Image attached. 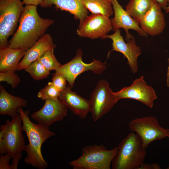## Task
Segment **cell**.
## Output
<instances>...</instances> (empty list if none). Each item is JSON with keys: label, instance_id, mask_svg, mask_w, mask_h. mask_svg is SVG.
<instances>
[{"label": "cell", "instance_id": "19", "mask_svg": "<svg viewBox=\"0 0 169 169\" xmlns=\"http://www.w3.org/2000/svg\"><path fill=\"white\" fill-rule=\"evenodd\" d=\"M27 104L28 102L25 100L10 94L0 84V115H7L12 118H15L19 114V109L26 107Z\"/></svg>", "mask_w": 169, "mask_h": 169}, {"label": "cell", "instance_id": "16", "mask_svg": "<svg viewBox=\"0 0 169 169\" xmlns=\"http://www.w3.org/2000/svg\"><path fill=\"white\" fill-rule=\"evenodd\" d=\"M69 86L60 92L59 99L73 113L81 119L85 118L90 111V104L88 100L72 91Z\"/></svg>", "mask_w": 169, "mask_h": 169}, {"label": "cell", "instance_id": "23", "mask_svg": "<svg viewBox=\"0 0 169 169\" xmlns=\"http://www.w3.org/2000/svg\"><path fill=\"white\" fill-rule=\"evenodd\" d=\"M24 70L36 80L46 78L50 74V71L46 69L38 60L31 63Z\"/></svg>", "mask_w": 169, "mask_h": 169}, {"label": "cell", "instance_id": "2", "mask_svg": "<svg viewBox=\"0 0 169 169\" xmlns=\"http://www.w3.org/2000/svg\"><path fill=\"white\" fill-rule=\"evenodd\" d=\"M18 113L22 120V130L26 133L29 141L26 146L25 151L27 155L24 161L26 164L35 168L45 169L47 167L48 163L43 157L42 146L56 133L50 131L49 127L32 122L29 116V112L24 111L23 107L19 109Z\"/></svg>", "mask_w": 169, "mask_h": 169}, {"label": "cell", "instance_id": "8", "mask_svg": "<svg viewBox=\"0 0 169 169\" xmlns=\"http://www.w3.org/2000/svg\"><path fill=\"white\" fill-rule=\"evenodd\" d=\"M82 50L78 49L74 58L66 64L61 65L55 71L64 76L71 89L73 86L76 78L82 73L90 70L99 74H102L106 68L105 63L95 59L89 64L84 63L82 59Z\"/></svg>", "mask_w": 169, "mask_h": 169}, {"label": "cell", "instance_id": "14", "mask_svg": "<svg viewBox=\"0 0 169 169\" xmlns=\"http://www.w3.org/2000/svg\"><path fill=\"white\" fill-rule=\"evenodd\" d=\"M162 8L155 0L149 10L139 23L141 29L147 35H158L163 31L166 26Z\"/></svg>", "mask_w": 169, "mask_h": 169}, {"label": "cell", "instance_id": "7", "mask_svg": "<svg viewBox=\"0 0 169 169\" xmlns=\"http://www.w3.org/2000/svg\"><path fill=\"white\" fill-rule=\"evenodd\" d=\"M129 126L132 132L140 137L145 149L152 142L167 137V129L161 127L154 116L135 118L129 122Z\"/></svg>", "mask_w": 169, "mask_h": 169}, {"label": "cell", "instance_id": "1", "mask_svg": "<svg viewBox=\"0 0 169 169\" xmlns=\"http://www.w3.org/2000/svg\"><path fill=\"white\" fill-rule=\"evenodd\" d=\"M54 23L53 20L41 18L38 12L37 6L25 5L19 25L8 42V47L21 49L26 51L45 34Z\"/></svg>", "mask_w": 169, "mask_h": 169}, {"label": "cell", "instance_id": "21", "mask_svg": "<svg viewBox=\"0 0 169 169\" xmlns=\"http://www.w3.org/2000/svg\"><path fill=\"white\" fill-rule=\"evenodd\" d=\"M154 0H130L125 10L135 21L139 22L151 7Z\"/></svg>", "mask_w": 169, "mask_h": 169}, {"label": "cell", "instance_id": "18", "mask_svg": "<svg viewBox=\"0 0 169 169\" xmlns=\"http://www.w3.org/2000/svg\"><path fill=\"white\" fill-rule=\"evenodd\" d=\"M53 5L56 9L65 11L73 14L75 19L79 20V25L88 16L87 9L84 6L82 0H44L40 6L46 8Z\"/></svg>", "mask_w": 169, "mask_h": 169}, {"label": "cell", "instance_id": "3", "mask_svg": "<svg viewBox=\"0 0 169 169\" xmlns=\"http://www.w3.org/2000/svg\"><path fill=\"white\" fill-rule=\"evenodd\" d=\"M118 152L112 161L113 169H138L144 162L146 149L141 138L136 133H129L119 144Z\"/></svg>", "mask_w": 169, "mask_h": 169}, {"label": "cell", "instance_id": "30", "mask_svg": "<svg viewBox=\"0 0 169 169\" xmlns=\"http://www.w3.org/2000/svg\"><path fill=\"white\" fill-rule=\"evenodd\" d=\"M44 0H22L24 4L26 5H33L36 6L40 5Z\"/></svg>", "mask_w": 169, "mask_h": 169}, {"label": "cell", "instance_id": "25", "mask_svg": "<svg viewBox=\"0 0 169 169\" xmlns=\"http://www.w3.org/2000/svg\"><path fill=\"white\" fill-rule=\"evenodd\" d=\"M60 93V92L53 85L51 82H49L39 90L37 96L43 100L48 99L57 100L58 99Z\"/></svg>", "mask_w": 169, "mask_h": 169}, {"label": "cell", "instance_id": "17", "mask_svg": "<svg viewBox=\"0 0 169 169\" xmlns=\"http://www.w3.org/2000/svg\"><path fill=\"white\" fill-rule=\"evenodd\" d=\"M51 35L44 34L30 49L25 52L20 62L17 70L24 69L33 62L37 60L44 53L56 47Z\"/></svg>", "mask_w": 169, "mask_h": 169}, {"label": "cell", "instance_id": "6", "mask_svg": "<svg viewBox=\"0 0 169 169\" xmlns=\"http://www.w3.org/2000/svg\"><path fill=\"white\" fill-rule=\"evenodd\" d=\"M21 0H0V48L8 46L24 9Z\"/></svg>", "mask_w": 169, "mask_h": 169}, {"label": "cell", "instance_id": "33", "mask_svg": "<svg viewBox=\"0 0 169 169\" xmlns=\"http://www.w3.org/2000/svg\"><path fill=\"white\" fill-rule=\"evenodd\" d=\"M165 10L166 13H169V0H168V4Z\"/></svg>", "mask_w": 169, "mask_h": 169}, {"label": "cell", "instance_id": "12", "mask_svg": "<svg viewBox=\"0 0 169 169\" xmlns=\"http://www.w3.org/2000/svg\"><path fill=\"white\" fill-rule=\"evenodd\" d=\"M112 26L109 17L100 14L87 16L79 26L77 34L80 37L94 39L105 37L111 30Z\"/></svg>", "mask_w": 169, "mask_h": 169}, {"label": "cell", "instance_id": "10", "mask_svg": "<svg viewBox=\"0 0 169 169\" xmlns=\"http://www.w3.org/2000/svg\"><path fill=\"white\" fill-rule=\"evenodd\" d=\"M113 93L117 102L122 99H130L138 101L151 108L157 98L154 89L147 84L143 75L135 79L130 86L124 87Z\"/></svg>", "mask_w": 169, "mask_h": 169}, {"label": "cell", "instance_id": "5", "mask_svg": "<svg viewBox=\"0 0 169 169\" xmlns=\"http://www.w3.org/2000/svg\"><path fill=\"white\" fill-rule=\"evenodd\" d=\"M82 154L78 158L70 161L74 169H110L112 161L116 156L117 147L108 150L101 145L85 146Z\"/></svg>", "mask_w": 169, "mask_h": 169}, {"label": "cell", "instance_id": "28", "mask_svg": "<svg viewBox=\"0 0 169 169\" xmlns=\"http://www.w3.org/2000/svg\"><path fill=\"white\" fill-rule=\"evenodd\" d=\"M12 157L8 154L1 155L0 158V169H11L9 164L10 160Z\"/></svg>", "mask_w": 169, "mask_h": 169}, {"label": "cell", "instance_id": "22", "mask_svg": "<svg viewBox=\"0 0 169 169\" xmlns=\"http://www.w3.org/2000/svg\"><path fill=\"white\" fill-rule=\"evenodd\" d=\"M82 2L92 14H100L109 17L113 13L111 0H82Z\"/></svg>", "mask_w": 169, "mask_h": 169}, {"label": "cell", "instance_id": "13", "mask_svg": "<svg viewBox=\"0 0 169 169\" xmlns=\"http://www.w3.org/2000/svg\"><path fill=\"white\" fill-rule=\"evenodd\" d=\"M68 108L59 99L45 100L43 106L33 112L31 118L38 123L49 127L53 123L62 120L67 114Z\"/></svg>", "mask_w": 169, "mask_h": 169}, {"label": "cell", "instance_id": "34", "mask_svg": "<svg viewBox=\"0 0 169 169\" xmlns=\"http://www.w3.org/2000/svg\"><path fill=\"white\" fill-rule=\"evenodd\" d=\"M167 137H169V128L167 129Z\"/></svg>", "mask_w": 169, "mask_h": 169}, {"label": "cell", "instance_id": "20", "mask_svg": "<svg viewBox=\"0 0 169 169\" xmlns=\"http://www.w3.org/2000/svg\"><path fill=\"white\" fill-rule=\"evenodd\" d=\"M26 51L8 47L0 48V72L17 70L20 61Z\"/></svg>", "mask_w": 169, "mask_h": 169}, {"label": "cell", "instance_id": "15", "mask_svg": "<svg viewBox=\"0 0 169 169\" xmlns=\"http://www.w3.org/2000/svg\"><path fill=\"white\" fill-rule=\"evenodd\" d=\"M114 16L111 19L113 31L117 29L122 28L126 33V40L133 37L129 32V29L136 31L141 36L147 37V35L140 28L138 23L133 19L124 10L117 0H111Z\"/></svg>", "mask_w": 169, "mask_h": 169}, {"label": "cell", "instance_id": "24", "mask_svg": "<svg viewBox=\"0 0 169 169\" xmlns=\"http://www.w3.org/2000/svg\"><path fill=\"white\" fill-rule=\"evenodd\" d=\"M54 50L53 49L48 50L38 59L50 71H56L61 65L55 58Z\"/></svg>", "mask_w": 169, "mask_h": 169}, {"label": "cell", "instance_id": "27", "mask_svg": "<svg viewBox=\"0 0 169 169\" xmlns=\"http://www.w3.org/2000/svg\"><path fill=\"white\" fill-rule=\"evenodd\" d=\"M52 75V84L59 91H62L67 86L66 79L63 75L56 72Z\"/></svg>", "mask_w": 169, "mask_h": 169}, {"label": "cell", "instance_id": "26", "mask_svg": "<svg viewBox=\"0 0 169 169\" xmlns=\"http://www.w3.org/2000/svg\"><path fill=\"white\" fill-rule=\"evenodd\" d=\"M0 82H6L13 88L16 87L19 84L21 79L15 72L9 71L0 72Z\"/></svg>", "mask_w": 169, "mask_h": 169}, {"label": "cell", "instance_id": "11", "mask_svg": "<svg viewBox=\"0 0 169 169\" xmlns=\"http://www.w3.org/2000/svg\"><path fill=\"white\" fill-rule=\"evenodd\" d=\"M114 31L113 34L106 35L104 38V39H110L112 42V49L108 52V57L112 51L121 53L127 59L132 72L134 74L136 73L138 70V58L142 54L141 48L136 45L134 37L126 40L125 42L121 34L120 29Z\"/></svg>", "mask_w": 169, "mask_h": 169}, {"label": "cell", "instance_id": "31", "mask_svg": "<svg viewBox=\"0 0 169 169\" xmlns=\"http://www.w3.org/2000/svg\"><path fill=\"white\" fill-rule=\"evenodd\" d=\"M161 6L162 8L165 10L168 4V0H155Z\"/></svg>", "mask_w": 169, "mask_h": 169}, {"label": "cell", "instance_id": "4", "mask_svg": "<svg viewBox=\"0 0 169 169\" xmlns=\"http://www.w3.org/2000/svg\"><path fill=\"white\" fill-rule=\"evenodd\" d=\"M22 123L19 114L11 120H7L0 127V154H8L12 161L18 163L26 146L22 129Z\"/></svg>", "mask_w": 169, "mask_h": 169}, {"label": "cell", "instance_id": "9", "mask_svg": "<svg viewBox=\"0 0 169 169\" xmlns=\"http://www.w3.org/2000/svg\"><path fill=\"white\" fill-rule=\"evenodd\" d=\"M89 100L92 118L95 122L109 112L117 102L109 83L105 79L98 82Z\"/></svg>", "mask_w": 169, "mask_h": 169}, {"label": "cell", "instance_id": "29", "mask_svg": "<svg viewBox=\"0 0 169 169\" xmlns=\"http://www.w3.org/2000/svg\"><path fill=\"white\" fill-rule=\"evenodd\" d=\"M161 168L160 166L157 163H154L152 164H146L144 162L138 169H160Z\"/></svg>", "mask_w": 169, "mask_h": 169}, {"label": "cell", "instance_id": "32", "mask_svg": "<svg viewBox=\"0 0 169 169\" xmlns=\"http://www.w3.org/2000/svg\"><path fill=\"white\" fill-rule=\"evenodd\" d=\"M168 65L167 68V72L166 74V85L169 88V58L167 59Z\"/></svg>", "mask_w": 169, "mask_h": 169}]
</instances>
